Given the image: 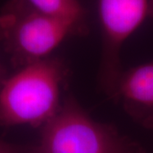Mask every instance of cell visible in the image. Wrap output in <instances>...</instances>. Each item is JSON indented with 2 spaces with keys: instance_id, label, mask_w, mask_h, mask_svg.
<instances>
[{
  "instance_id": "7a4b0ae2",
  "label": "cell",
  "mask_w": 153,
  "mask_h": 153,
  "mask_svg": "<svg viewBox=\"0 0 153 153\" xmlns=\"http://www.w3.org/2000/svg\"><path fill=\"white\" fill-rule=\"evenodd\" d=\"M72 25L38 10L27 0H10L0 15V38L13 63L23 66L51 56Z\"/></svg>"
},
{
  "instance_id": "277c9868",
  "label": "cell",
  "mask_w": 153,
  "mask_h": 153,
  "mask_svg": "<svg viewBox=\"0 0 153 153\" xmlns=\"http://www.w3.org/2000/svg\"><path fill=\"white\" fill-rule=\"evenodd\" d=\"M150 0H98L103 53L101 82L111 96L122 69L120 51L126 40L149 16Z\"/></svg>"
},
{
  "instance_id": "ba28073f",
  "label": "cell",
  "mask_w": 153,
  "mask_h": 153,
  "mask_svg": "<svg viewBox=\"0 0 153 153\" xmlns=\"http://www.w3.org/2000/svg\"><path fill=\"white\" fill-rule=\"evenodd\" d=\"M149 16L153 19V0H150V4H149Z\"/></svg>"
},
{
  "instance_id": "9c48e42d",
  "label": "cell",
  "mask_w": 153,
  "mask_h": 153,
  "mask_svg": "<svg viewBox=\"0 0 153 153\" xmlns=\"http://www.w3.org/2000/svg\"><path fill=\"white\" fill-rule=\"evenodd\" d=\"M130 153H140V152H138L137 150H134V149H133Z\"/></svg>"
},
{
  "instance_id": "52a82bcc",
  "label": "cell",
  "mask_w": 153,
  "mask_h": 153,
  "mask_svg": "<svg viewBox=\"0 0 153 153\" xmlns=\"http://www.w3.org/2000/svg\"><path fill=\"white\" fill-rule=\"evenodd\" d=\"M22 147L14 144L0 140V153H22Z\"/></svg>"
},
{
  "instance_id": "8992f818",
  "label": "cell",
  "mask_w": 153,
  "mask_h": 153,
  "mask_svg": "<svg viewBox=\"0 0 153 153\" xmlns=\"http://www.w3.org/2000/svg\"><path fill=\"white\" fill-rule=\"evenodd\" d=\"M38 10L72 25L78 32L82 27L85 13L79 0H27Z\"/></svg>"
},
{
  "instance_id": "5b68a950",
  "label": "cell",
  "mask_w": 153,
  "mask_h": 153,
  "mask_svg": "<svg viewBox=\"0 0 153 153\" xmlns=\"http://www.w3.org/2000/svg\"><path fill=\"white\" fill-rule=\"evenodd\" d=\"M111 96L143 126L153 128V60L122 71Z\"/></svg>"
},
{
  "instance_id": "6da1fadb",
  "label": "cell",
  "mask_w": 153,
  "mask_h": 153,
  "mask_svg": "<svg viewBox=\"0 0 153 153\" xmlns=\"http://www.w3.org/2000/svg\"><path fill=\"white\" fill-rule=\"evenodd\" d=\"M66 76L62 60L49 56L21 66L0 83V124L43 127L61 106Z\"/></svg>"
},
{
  "instance_id": "3957f363",
  "label": "cell",
  "mask_w": 153,
  "mask_h": 153,
  "mask_svg": "<svg viewBox=\"0 0 153 153\" xmlns=\"http://www.w3.org/2000/svg\"><path fill=\"white\" fill-rule=\"evenodd\" d=\"M38 143L27 153H130L116 130L99 123L71 97L42 127Z\"/></svg>"
}]
</instances>
